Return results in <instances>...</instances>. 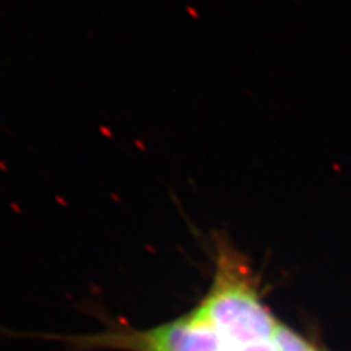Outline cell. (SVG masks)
I'll return each mask as SVG.
<instances>
[{
  "label": "cell",
  "instance_id": "cell-1",
  "mask_svg": "<svg viewBox=\"0 0 351 351\" xmlns=\"http://www.w3.org/2000/svg\"><path fill=\"white\" fill-rule=\"evenodd\" d=\"M72 351H220L223 339L197 307L175 320L150 328L112 322L101 330L53 336Z\"/></svg>",
  "mask_w": 351,
  "mask_h": 351
},
{
  "label": "cell",
  "instance_id": "cell-2",
  "mask_svg": "<svg viewBox=\"0 0 351 351\" xmlns=\"http://www.w3.org/2000/svg\"><path fill=\"white\" fill-rule=\"evenodd\" d=\"M224 346H242L274 339L276 320L241 274L219 265L208 295L198 306Z\"/></svg>",
  "mask_w": 351,
  "mask_h": 351
},
{
  "label": "cell",
  "instance_id": "cell-3",
  "mask_svg": "<svg viewBox=\"0 0 351 351\" xmlns=\"http://www.w3.org/2000/svg\"><path fill=\"white\" fill-rule=\"evenodd\" d=\"M274 341L278 351H317L314 345L282 324L277 326Z\"/></svg>",
  "mask_w": 351,
  "mask_h": 351
},
{
  "label": "cell",
  "instance_id": "cell-4",
  "mask_svg": "<svg viewBox=\"0 0 351 351\" xmlns=\"http://www.w3.org/2000/svg\"><path fill=\"white\" fill-rule=\"evenodd\" d=\"M220 351H278L276 343L274 339L256 342L250 345H242V346H224Z\"/></svg>",
  "mask_w": 351,
  "mask_h": 351
}]
</instances>
